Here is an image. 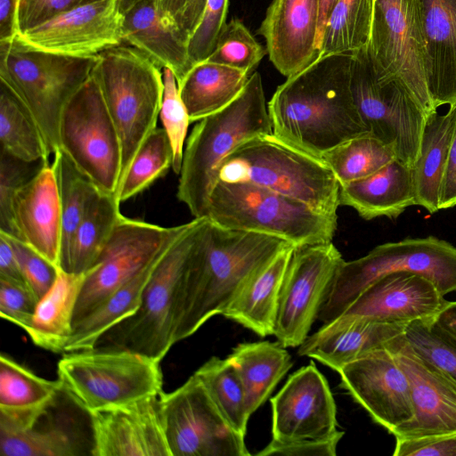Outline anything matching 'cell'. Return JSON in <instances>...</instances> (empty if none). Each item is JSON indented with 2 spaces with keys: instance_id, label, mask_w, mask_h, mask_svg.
Listing matches in <instances>:
<instances>
[{
  "instance_id": "cell-13",
  "label": "cell",
  "mask_w": 456,
  "mask_h": 456,
  "mask_svg": "<svg viewBox=\"0 0 456 456\" xmlns=\"http://www.w3.org/2000/svg\"><path fill=\"white\" fill-rule=\"evenodd\" d=\"M187 226L188 223L163 227L122 215L87 272L76 306L73 328L118 289L162 256Z\"/></svg>"
},
{
  "instance_id": "cell-54",
  "label": "cell",
  "mask_w": 456,
  "mask_h": 456,
  "mask_svg": "<svg viewBox=\"0 0 456 456\" xmlns=\"http://www.w3.org/2000/svg\"><path fill=\"white\" fill-rule=\"evenodd\" d=\"M0 278L28 287L13 248L4 233L0 232Z\"/></svg>"
},
{
  "instance_id": "cell-58",
  "label": "cell",
  "mask_w": 456,
  "mask_h": 456,
  "mask_svg": "<svg viewBox=\"0 0 456 456\" xmlns=\"http://www.w3.org/2000/svg\"><path fill=\"white\" fill-rule=\"evenodd\" d=\"M337 0H320V12H319V23H318V45L320 50V44L323 34L324 27L327 22L328 17Z\"/></svg>"
},
{
  "instance_id": "cell-17",
  "label": "cell",
  "mask_w": 456,
  "mask_h": 456,
  "mask_svg": "<svg viewBox=\"0 0 456 456\" xmlns=\"http://www.w3.org/2000/svg\"><path fill=\"white\" fill-rule=\"evenodd\" d=\"M122 24L117 0H96L56 15L14 39L38 51L93 58L124 43Z\"/></svg>"
},
{
  "instance_id": "cell-33",
  "label": "cell",
  "mask_w": 456,
  "mask_h": 456,
  "mask_svg": "<svg viewBox=\"0 0 456 456\" xmlns=\"http://www.w3.org/2000/svg\"><path fill=\"white\" fill-rule=\"evenodd\" d=\"M242 382L251 416L292 367L291 356L279 342H243L227 357Z\"/></svg>"
},
{
  "instance_id": "cell-11",
  "label": "cell",
  "mask_w": 456,
  "mask_h": 456,
  "mask_svg": "<svg viewBox=\"0 0 456 456\" xmlns=\"http://www.w3.org/2000/svg\"><path fill=\"white\" fill-rule=\"evenodd\" d=\"M351 93L367 133L392 146L396 158L412 167L428 113L399 78H379L367 47L353 53Z\"/></svg>"
},
{
  "instance_id": "cell-48",
  "label": "cell",
  "mask_w": 456,
  "mask_h": 456,
  "mask_svg": "<svg viewBox=\"0 0 456 456\" xmlns=\"http://www.w3.org/2000/svg\"><path fill=\"white\" fill-rule=\"evenodd\" d=\"M4 235L13 248L28 287L39 301L53 285L59 273V266L22 240Z\"/></svg>"
},
{
  "instance_id": "cell-55",
  "label": "cell",
  "mask_w": 456,
  "mask_h": 456,
  "mask_svg": "<svg viewBox=\"0 0 456 456\" xmlns=\"http://www.w3.org/2000/svg\"><path fill=\"white\" fill-rule=\"evenodd\" d=\"M206 2L207 0H186L175 19L181 34L187 42L202 15Z\"/></svg>"
},
{
  "instance_id": "cell-29",
  "label": "cell",
  "mask_w": 456,
  "mask_h": 456,
  "mask_svg": "<svg viewBox=\"0 0 456 456\" xmlns=\"http://www.w3.org/2000/svg\"><path fill=\"white\" fill-rule=\"evenodd\" d=\"M339 201L366 220L395 218L416 205L411 167L395 159L365 178L341 184Z\"/></svg>"
},
{
  "instance_id": "cell-43",
  "label": "cell",
  "mask_w": 456,
  "mask_h": 456,
  "mask_svg": "<svg viewBox=\"0 0 456 456\" xmlns=\"http://www.w3.org/2000/svg\"><path fill=\"white\" fill-rule=\"evenodd\" d=\"M267 53L238 19L226 22L214 51L206 60L234 68L251 75Z\"/></svg>"
},
{
  "instance_id": "cell-60",
  "label": "cell",
  "mask_w": 456,
  "mask_h": 456,
  "mask_svg": "<svg viewBox=\"0 0 456 456\" xmlns=\"http://www.w3.org/2000/svg\"><path fill=\"white\" fill-rule=\"evenodd\" d=\"M139 1L141 0H117V4L120 12L124 14Z\"/></svg>"
},
{
  "instance_id": "cell-40",
  "label": "cell",
  "mask_w": 456,
  "mask_h": 456,
  "mask_svg": "<svg viewBox=\"0 0 456 456\" xmlns=\"http://www.w3.org/2000/svg\"><path fill=\"white\" fill-rule=\"evenodd\" d=\"M194 375L203 384L214 404L232 427L244 436L250 418L240 378L228 359L211 357Z\"/></svg>"
},
{
  "instance_id": "cell-15",
  "label": "cell",
  "mask_w": 456,
  "mask_h": 456,
  "mask_svg": "<svg viewBox=\"0 0 456 456\" xmlns=\"http://www.w3.org/2000/svg\"><path fill=\"white\" fill-rule=\"evenodd\" d=\"M171 456H248L245 437L221 415L193 374L170 393L160 394Z\"/></svg>"
},
{
  "instance_id": "cell-24",
  "label": "cell",
  "mask_w": 456,
  "mask_h": 456,
  "mask_svg": "<svg viewBox=\"0 0 456 456\" xmlns=\"http://www.w3.org/2000/svg\"><path fill=\"white\" fill-rule=\"evenodd\" d=\"M12 212L19 240L59 266L61 210L52 163L44 165L17 191Z\"/></svg>"
},
{
  "instance_id": "cell-22",
  "label": "cell",
  "mask_w": 456,
  "mask_h": 456,
  "mask_svg": "<svg viewBox=\"0 0 456 456\" xmlns=\"http://www.w3.org/2000/svg\"><path fill=\"white\" fill-rule=\"evenodd\" d=\"M448 303L431 280L402 271L378 279L340 316L409 324L433 320Z\"/></svg>"
},
{
  "instance_id": "cell-34",
  "label": "cell",
  "mask_w": 456,
  "mask_h": 456,
  "mask_svg": "<svg viewBox=\"0 0 456 456\" xmlns=\"http://www.w3.org/2000/svg\"><path fill=\"white\" fill-rule=\"evenodd\" d=\"M119 207L115 194L98 193L76 230L60 269L82 273L93 267L122 216Z\"/></svg>"
},
{
  "instance_id": "cell-3",
  "label": "cell",
  "mask_w": 456,
  "mask_h": 456,
  "mask_svg": "<svg viewBox=\"0 0 456 456\" xmlns=\"http://www.w3.org/2000/svg\"><path fill=\"white\" fill-rule=\"evenodd\" d=\"M271 133L261 75L254 72L240 95L222 110L200 120L188 138L176 196L194 218L207 216L224 159L240 143Z\"/></svg>"
},
{
  "instance_id": "cell-56",
  "label": "cell",
  "mask_w": 456,
  "mask_h": 456,
  "mask_svg": "<svg viewBox=\"0 0 456 456\" xmlns=\"http://www.w3.org/2000/svg\"><path fill=\"white\" fill-rule=\"evenodd\" d=\"M18 1L0 0V41L13 40L18 34Z\"/></svg>"
},
{
  "instance_id": "cell-14",
  "label": "cell",
  "mask_w": 456,
  "mask_h": 456,
  "mask_svg": "<svg viewBox=\"0 0 456 456\" xmlns=\"http://www.w3.org/2000/svg\"><path fill=\"white\" fill-rule=\"evenodd\" d=\"M367 52L376 76L402 80L428 114L420 0H374Z\"/></svg>"
},
{
  "instance_id": "cell-35",
  "label": "cell",
  "mask_w": 456,
  "mask_h": 456,
  "mask_svg": "<svg viewBox=\"0 0 456 456\" xmlns=\"http://www.w3.org/2000/svg\"><path fill=\"white\" fill-rule=\"evenodd\" d=\"M47 410V409H46ZM29 421H0L1 456H77L81 447L63 428Z\"/></svg>"
},
{
  "instance_id": "cell-28",
  "label": "cell",
  "mask_w": 456,
  "mask_h": 456,
  "mask_svg": "<svg viewBox=\"0 0 456 456\" xmlns=\"http://www.w3.org/2000/svg\"><path fill=\"white\" fill-rule=\"evenodd\" d=\"M294 248L287 247L247 280L220 315L260 337L273 335L281 290Z\"/></svg>"
},
{
  "instance_id": "cell-36",
  "label": "cell",
  "mask_w": 456,
  "mask_h": 456,
  "mask_svg": "<svg viewBox=\"0 0 456 456\" xmlns=\"http://www.w3.org/2000/svg\"><path fill=\"white\" fill-rule=\"evenodd\" d=\"M1 151L27 163H49L42 132L25 105L3 84L0 93Z\"/></svg>"
},
{
  "instance_id": "cell-4",
  "label": "cell",
  "mask_w": 456,
  "mask_h": 456,
  "mask_svg": "<svg viewBox=\"0 0 456 456\" xmlns=\"http://www.w3.org/2000/svg\"><path fill=\"white\" fill-rule=\"evenodd\" d=\"M218 181L260 186L338 219L340 185L327 165L273 133L234 149L222 162Z\"/></svg>"
},
{
  "instance_id": "cell-46",
  "label": "cell",
  "mask_w": 456,
  "mask_h": 456,
  "mask_svg": "<svg viewBox=\"0 0 456 456\" xmlns=\"http://www.w3.org/2000/svg\"><path fill=\"white\" fill-rule=\"evenodd\" d=\"M403 337L419 356L440 368L456 381V344L436 332L428 321L409 323Z\"/></svg>"
},
{
  "instance_id": "cell-50",
  "label": "cell",
  "mask_w": 456,
  "mask_h": 456,
  "mask_svg": "<svg viewBox=\"0 0 456 456\" xmlns=\"http://www.w3.org/2000/svg\"><path fill=\"white\" fill-rule=\"evenodd\" d=\"M93 1L96 0H19L17 6L18 34L40 25L66 11Z\"/></svg>"
},
{
  "instance_id": "cell-38",
  "label": "cell",
  "mask_w": 456,
  "mask_h": 456,
  "mask_svg": "<svg viewBox=\"0 0 456 456\" xmlns=\"http://www.w3.org/2000/svg\"><path fill=\"white\" fill-rule=\"evenodd\" d=\"M53 156L52 165L56 174L61 210L60 267L68 254L76 230L101 191L61 149Z\"/></svg>"
},
{
  "instance_id": "cell-16",
  "label": "cell",
  "mask_w": 456,
  "mask_h": 456,
  "mask_svg": "<svg viewBox=\"0 0 456 456\" xmlns=\"http://www.w3.org/2000/svg\"><path fill=\"white\" fill-rule=\"evenodd\" d=\"M344 261L330 242L295 247L282 283L273 336L284 347L308 338Z\"/></svg>"
},
{
  "instance_id": "cell-57",
  "label": "cell",
  "mask_w": 456,
  "mask_h": 456,
  "mask_svg": "<svg viewBox=\"0 0 456 456\" xmlns=\"http://www.w3.org/2000/svg\"><path fill=\"white\" fill-rule=\"evenodd\" d=\"M428 322L436 332L456 344V301H449L444 309Z\"/></svg>"
},
{
  "instance_id": "cell-44",
  "label": "cell",
  "mask_w": 456,
  "mask_h": 456,
  "mask_svg": "<svg viewBox=\"0 0 456 456\" xmlns=\"http://www.w3.org/2000/svg\"><path fill=\"white\" fill-rule=\"evenodd\" d=\"M162 72L164 89L159 118L173 151L172 169L179 175L183 164L184 142L191 121L181 98L175 74L169 69H163Z\"/></svg>"
},
{
  "instance_id": "cell-52",
  "label": "cell",
  "mask_w": 456,
  "mask_h": 456,
  "mask_svg": "<svg viewBox=\"0 0 456 456\" xmlns=\"http://www.w3.org/2000/svg\"><path fill=\"white\" fill-rule=\"evenodd\" d=\"M344 436L340 431L330 438L305 439L293 442H271L256 455L257 456H336L337 446Z\"/></svg>"
},
{
  "instance_id": "cell-53",
  "label": "cell",
  "mask_w": 456,
  "mask_h": 456,
  "mask_svg": "<svg viewBox=\"0 0 456 456\" xmlns=\"http://www.w3.org/2000/svg\"><path fill=\"white\" fill-rule=\"evenodd\" d=\"M456 205V124L449 151L448 161L443 179L440 209Z\"/></svg>"
},
{
  "instance_id": "cell-20",
  "label": "cell",
  "mask_w": 456,
  "mask_h": 456,
  "mask_svg": "<svg viewBox=\"0 0 456 456\" xmlns=\"http://www.w3.org/2000/svg\"><path fill=\"white\" fill-rule=\"evenodd\" d=\"M160 394L88 413L92 435L90 454L171 456Z\"/></svg>"
},
{
  "instance_id": "cell-1",
  "label": "cell",
  "mask_w": 456,
  "mask_h": 456,
  "mask_svg": "<svg viewBox=\"0 0 456 456\" xmlns=\"http://www.w3.org/2000/svg\"><path fill=\"white\" fill-rule=\"evenodd\" d=\"M353 54L321 56L287 77L269 101L273 134L321 159L338 144L366 132L354 103Z\"/></svg>"
},
{
  "instance_id": "cell-7",
  "label": "cell",
  "mask_w": 456,
  "mask_h": 456,
  "mask_svg": "<svg viewBox=\"0 0 456 456\" xmlns=\"http://www.w3.org/2000/svg\"><path fill=\"white\" fill-rule=\"evenodd\" d=\"M98 60L31 49L15 39L0 41V80L37 121L50 155L59 149L62 110L90 77Z\"/></svg>"
},
{
  "instance_id": "cell-2",
  "label": "cell",
  "mask_w": 456,
  "mask_h": 456,
  "mask_svg": "<svg viewBox=\"0 0 456 456\" xmlns=\"http://www.w3.org/2000/svg\"><path fill=\"white\" fill-rule=\"evenodd\" d=\"M290 245L276 236L224 228L208 218L183 275L175 343L221 314L246 281Z\"/></svg>"
},
{
  "instance_id": "cell-8",
  "label": "cell",
  "mask_w": 456,
  "mask_h": 456,
  "mask_svg": "<svg viewBox=\"0 0 456 456\" xmlns=\"http://www.w3.org/2000/svg\"><path fill=\"white\" fill-rule=\"evenodd\" d=\"M207 217L233 230L279 237L295 247L332 241L338 219L308 205L248 183L218 181Z\"/></svg>"
},
{
  "instance_id": "cell-59",
  "label": "cell",
  "mask_w": 456,
  "mask_h": 456,
  "mask_svg": "<svg viewBox=\"0 0 456 456\" xmlns=\"http://www.w3.org/2000/svg\"><path fill=\"white\" fill-rule=\"evenodd\" d=\"M162 10L169 16L175 19L186 0H158Z\"/></svg>"
},
{
  "instance_id": "cell-32",
  "label": "cell",
  "mask_w": 456,
  "mask_h": 456,
  "mask_svg": "<svg viewBox=\"0 0 456 456\" xmlns=\"http://www.w3.org/2000/svg\"><path fill=\"white\" fill-rule=\"evenodd\" d=\"M249 76L242 70L208 61L194 64L178 83L191 123L227 107L242 92Z\"/></svg>"
},
{
  "instance_id": "cell-23",
  "label": "cell",
  "mask_w": 456,
  "mask_h": 456,
  "mask_svg": "<svg viewBox=\"0 0 456 456\" xmlns=\"http://www.w3.org/2000/svg\"><path fill=\"white\" fill-rule=\"evenodd\" d=\"M320 0H273L258 33L265 40L269 59L286 77L320 57Z\"/></svg>"
},
{
  "instance_id": "cell-47",
  "label": "cell",
  "mask_w": 456,
  "mask_h": 456,
  "mask_svg": "<svg viewBox=\"0 0 456 456\" xmlns=\"http://www.w3.org/2000/svg\"><path fill=\"white\" fill-rule=\"evenodd\" d=\"M229 0H207L202 15L188 40L192 64L206 61L226 24Z\"/></svg>"
},
{
  "instance_id": "cell-21",
  "label": "cell",
  "mask_w": 456,
  "mask_h": 456,
  "mask_svg": "<svg viewBox=\"0 0 456 456\" xmlns=\"http://www.w3.org/2000/svg\"><path fill=\"white\" fill-rule=\"evenodd\" d=\"M409 380L412 419L398 428L395 437L456 432V381L419 356L403 334L387 346Z\"/></svg>"
},
{
  "instance_id": "cell-9",
  "label": "cell",
  "mask_w": 456,
  "mask_h": 456,
  "mask_svg": "<svg viewBox=\"0 0 456 456\" xmlns=\"http://www.w3.org/2000/svg\"><path fill=\"white\" fill-rule=\"evenodd\" d=\"M402 271L424 275L444 296L456 291V247L433 236L405 239L379 245L358 259L344 260L317 320H336L378 279Z\"/></svg>"
},
{
  "instance_id": "cell-31",
  "label": "cell",
  "mask_w": 456,
  "mask_h": 456,
  "mask_svg": "<svg viewBox=\"0 0 456 456\" xmlns=\"http://www.w3.org/2000/svg\"><path fill=\"white\" fill-rule=\"evenodd\" d=\"M87 272L59 270L51 289L39 299L25 330L32 342L45 350L63 353L73 332V319Z\"/></svg>"
},
{
  "instance_id": "cell-49",
  "label": "cell",
  "mask_w": 456,
  "mask_h": 456,
  "mask_svg": "<svg viewBox=\"0 0 456 456\" xmlns=\"http://www.w3.org/2000/svg\"><path fill=\"white\" fill-rule=\"evenodd\" d=\"M37 302L28 287L0 278V315L3 319L26 330Z\"/></svg>"
},
{
  "instance_id": "cell-26",
  "label": "cell",
  "mask_w": 456,
  "mask_h": 456,
  "mask_svg": "<svg viewBox=\"0 0 456 456\" xmlns=\"http://www.w3.org/2000/svg\"><path fill=\"white\" fill-rule=\"evenodd\" d=\"M122 36L161 69H171L178 83L193 66L187 40L158 0H141L124 13Z\"/></svg>"
},
{
  "instance_id": "cell-45",
  "label": "cell",
  "mask_w": 456,
  "mask_h": 456,
  "mask_svg": "<svg viewBox=\"0 0 456 456\" xmlns=\"http://www.w3.org/2000/svg\"><path fill=\"white\" fill-rule=\"evenodd\" d=\"M45 164L27 163L2 151L0 154V232L19 240L12 202L17 191Z\"/></svg>"
},
{
  "instance_id": "cell-37",
  "label": "cell",
  "mask_w": 456,
  "mask_h": 456,
  "mask_svg": "<svg viewBox=\"0 0 456 456\" xmlns=\"http://www.w3.org/2000/svg\"><path fill=\"white\" fill-rule=\"evenodd\" d=\"M374 0H337L324 27L320 57L367 47Z\"/></svg>"
},
{
  "instance_id": "cell-27",
  "label": "cell",
  "mask_w": 456,
  "mask_h": 456,
  "mask_svg": "<svg viewBox=\"0 0 456 456\" xmlns=\"http://www.w3.org/2000/svg\"><path fill=\"white\" fill-rule=\"evenodd\" d=\"M425 80L435 110L456 103V0H420Z\"/></svg>"
},
{
  "instance_id": "cell-12",
  "label": "cell",
  "mask_w": 456,
  "mask_h": 456,
  "mask_svg": "<svg viewBox=\"0 0 456 456\" xmlns=\"http://www.w3.org/2000/svg\"><path fill=\"white\" fill-rule=\"evenodd\" d=\"M60 149L101 191L117 193L122 166L119 137L100 88L90 77L61 115Z\"/></svg>"
},
{
  "instance_id": "cell-6",
  "label": "cell",
  "mask_w": 456,
  "mask_h": 456,
  "mask_svg": "<svg viewBox=\"0 0 456 456\" xmlns=\"http://www.w3.org/2000/svg\"><path fill=\"white\" fill-rule=\"evenodd\" d=\"M92 76L119 137L121 182L136 151L157 128L163 72L142 52L123 43L98 55Z\"/></svg>"
},
{
  "instance_id": "cell-10",
  "label": "cell",
  "mask_w": 456,
  "mask_h": 456,
  "mask_svg": "<svg viewBox=\"0 0 456 456\" xmlns=\"http://www.w3.org/2000/svg\"><path fill=\"white\" fill-rule=\"evenodd\" d=\"M57 373L63 389L87 413L162 392L160 362L124 350L64 353Z\"/></svg>"
},
{
  "instance_id": "cell-5",
  "label": "cell",
  "mask_w": 456,
  "mask_h": 456,
  "mask_svg": "<svg viewBox=\"0 0 456 456\" xmlns=\"http://www.w3.org/2000/svg\"><path fill=\"white\" fill-rule=\"evenodd\" d=\"M208 217L194 218L159 261L138 309L96 341L92 349L124 350L161 362L175 343L183 275Z\"/></svg>"
},
{
  "instance_id": "cell-19",
  "label": "cell",
  "mask_w": 456,
  "mask_h": 456,
  "mask_svg": "<svg viewBox=\"0 0 456 456\" xmlns=\"http://www.w3.org/2000/svg\"><path fill=\"white\" fill-rule=\"evenodd\" d=\"M270 402L273 440L324 439L340 432L329 383L313 362L289 375Z\"/></svg>"
},
{
  "instance_id": "cell-51",
  "label": "cell",
  "mask_w": 456,
  "mask_h": 456,
  "mask_svg": "<svg viewBox=\"0 0 456 456\" xmlns=\"http://www.w3.org/2000/svg\"><path fill=\"white\" fill-rule=\"evenodd\" d=\"M394 456H456V432L395 437Z\"/></svg>"
},
{
  "instance_id": "cell-30",
  "label": "cell",
  "mask_w": 456,
  "mask_h": 456,
  "mask_svg": "<svg viewBox=\"0 0 456 456\" xmlns=\"http://www.w3.org/2000/svg\"><path fill=\"white\" fill-rule=\"evenodd\" d=\"M456 124V103L445 114L427 115L417 159L411 167L416 205L430 214L440 210L443 179Z\"/></svg>"
},
{
  "instance_id": "cell-25",
  "label": "cell",
  "mask_w": 456,
  "mask_h": 456,
  "mask_svg": "<svg viewBox=\"0 0 456 456\" xmlns=\"http://www.w3.org/2000/svg\"><path fill=\"white\" fill-rule=\"evenodd\" d=\"M408 324L339 316L323 325L298 346L297 354L338 371L354 359L387 347Z\"/></svg>"
},
{
  "instance_id": "cell-41",
  "label": "cell",
  "mask_w": 456,
  "mask_h": 456,
  "mask_svg": "<svg viewBox=\"0 0 456 456\" xmlns=\"http://www.w3.org/2000/svg\"><path fill=\"white\" fill-rule=\"evenodd\" d=\"M63 390L58 379L39 377L10 356L0 355V411H27L52 403Z\"/></svg>"
},
{
  "instance_id": "cell-42",
  "label": "cell",
  "mask_w": 456,
  "mask_h": 456,
  "mask_svg": "<svg viewBox=\"0 0 456 456\" xmlns=\"http://www.w3.org/2000/svg\"><path fill=\"white\" fill-rule=\"evenodd\" d=\"M173 164V151L163 127H157L136 151L116 197L119 203L134 197L162 177Z\"/></svg>"
},
{
  "instance_id": "cell-39",
  "label": "cell",
  "mask_w": 456,
  "mask_h": 456,
  "mask_svg": "<svg viewBox=\"0 0 456 456\" xmlns=\"http://www.w3.org/2000/svg\"><path fill=\"white\" fill-rule=\"evenodd\" d=\"M395 159V149L370 134L351 138L321 157L339 185L365 178Z\"/></svg>"
},
{
  "instance_id": "cell-18",
  "label": "cell",
  "mask_w": 456,
  "mask_h": 456,
  "mask_svg": "<svg viewBox=\"0 0 456 456\" xmlns=\"http://www.w3.org/2000/svg\"><path fill=\"white\" fill-rule=\"evenodd\" d=\"M338 372L340 387L392 435L412 419L409 380L388 347L366 353Z\"/></svg>"
}]
</instances>
